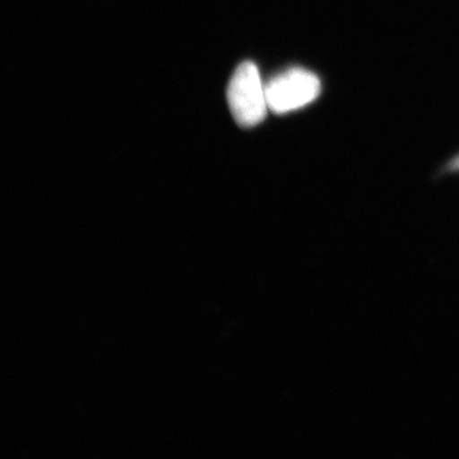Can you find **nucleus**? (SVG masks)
Here are the masks:
<instances>
[{"instance_id": "obj_1", "label": "nucleus", "mask_w": 459, "mask_h": 459, "mask_svg": "<svg viewBox=\"0 0 459 459\" xmlns=\"http://www.w3.org/2000/svg\"><path fill=\"white\" fill-rule=\"evenodd\" d=\"M228 101L232 117L244 128L258 126L267 117V84L255 63L244 62L238 66L230 80Z\"/></svg>"}, {"instance_id": "obj_3", "label": "nucleus", "mask_w": 459, "mask_h": 459, "mask_svg": "<svg viewBox=\"0 0 459 459\" xmlns=\"http://www.w3.org/2000/svg\"><path fill=\"white\" fill-rule=\"evenodd\" d=\"M458 165H459V160H458Z\"/></svg>"}, {"instance_id": "obj_2", "label": "nucleus", "mask_w": 459, "mask_h": 459, "mask_svg": "<svg viewBox=\"0 0 459 459\" xmlns=\"http://www.w3.org/2000/svg\"><path fill=\"white\" fill-rule=\"evenodd\" d=\"M265 84L268 107L274 114H289L309 107L322 93L318 75L300 66L286 69Z\"/></svg>"}]
</instances>
